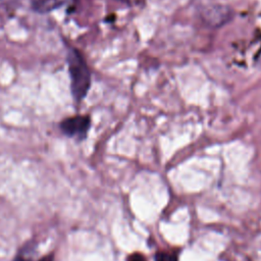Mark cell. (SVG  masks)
<instances>
[{"label":"cell","mask_w":261,"mask_h":261,"mask_svg":"<svg viewBox=\"0 0 261 261\" xmlns=\"http://www.w3.org/2000/svg\"><path fill=\"white\" fill-rule=\"evenodd\" d=\"M155 261H177V256L170 252H158L155 256Z\"/></svg>","instance_id":"obj_5"},{"label":"cell","mask_w":261,"mask_h":261,"mask_svg":"<svg viewBox=\"0 0 261 261\" xmlns=\"http://www.w3.org/2000/svg\"><path fill=\"white\" fill-rule=\"evenodd\" d=\"M39 261H53V256H52V255L45 256V257H43L42 259H40Z\"/></svg>","instance_id":"obj_8"},{"label":"cell","mask_w":261,"mask_h":261,"mask_svg":"<svg viewBox=\"0 0 261 261\" xmlns=\"http://www.w3.org/2000/svg\"><path fill=\"white\" fill-rule=\"evenodd\" d=\"M204 20L212 27H218L230 19L231 11L224 6H209L202 13Z\"/></svg>","instance_id":"obj_3"},{"label":"cell","mask_w":261,"mask_h":261,"mask_svg":"<svg viewBox=\"0 0 261 261\" xmlns=\"http://www.w3.org/2000/svg\"><path fill=\"white\" fill-rule=\"evenodd\" d=\"M71 1L72 0H32V7L38 12L46 13Z\"/></svg>","instance_id":"obj_4"},{"label":"cell","mask_w":261,"mask_h":261,"mask_svg":"<svg viewBox=\"0 0 261 261\" xmlns=\"http://www.w3.org/2000/svg\"><path fill=\"white\" fill-rule=\"evenodd\" d=\"M90 128V118L88 116H73L61 121V132L70 138L84 139Z\"/></svg>","instance_id":"obj_2"},{"label":"cell","mask_w":261,"mask_h":261,"mask_svg":"<svg viewBox=\"0 0 261 261\" xmlns=\"http://www.w3.org/2000/svg\"><path fill=\"white\" fill-rule=\"evenodd\" d=\"M14 261H32L30 258H27L25 256L23 255H18L17 257H15Z\"/></svg>","instance_id":"obj_7"},{"label":"cell","mask_w":261,"mask_h":261,"mask_svg":"<svg viewBox=\"0 0 261 261\" xmlns=\"http://www.w3.org/2000/svg\"><path fill=\"white\" fill-rule=\"evenodd\" d=\"M127 261H147V260L144 255L140 253H134L127 258Z\"/></svg>","instance_id":"obj_6"},{"label":"cell","mask_w":261,"mask_h":261,"mask_svg":"<svg viewBox=\"0 0 261 261\" xmlns=\"http://www.w3.org/2000/svg\"><path fill=\"white\" fill-rule=\"evenodd\" d=\"M67 64L70 77L71 94L76 101H81L86 97L90 89V70L85 59L75 49H70L68 51Z\"/></svg>","instance_id":"obj_1"}]
</instances>
